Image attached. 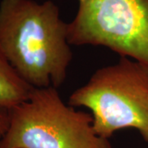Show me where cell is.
<instances>
[{"label":"cell","instance_id":"6da1fadb","mask_svg":"<svg viewBox=\"0 0 148 148\" xmlns=\"http://www.w3.org/2000/svg\"><path fill=\"white\" fill-rule=\"evenodd\" d=\"M68 23L50 0H2L0 49L34 88L58 89L67 77L73 53Z\"/></svg>","mask_w":148,"mask_h":148},{"label":"cell","instance_id":"7a4b0ae2","mask_svg":"<svg viewBox=\"0 0 148 148\" xmlns=\"http://www.w3.org/2000/svg\"><path fill=\"white\" fill-rule=\"evenodd\" d=\"M69 105L90 110L94 129L101 138L134 128L148 143V66L121 57L95 71L71 94Z\"/></svg>","mask_w":148,"mask_h":148},{"label":"cell","instance_id":"3957f363","mask_svg":"<svg viewBox=\"0 0 148 148\" xmlns=\"http://www.w3.org/2000/svg\"><path fill=\"white\" fill-rule=\"evenodd\" d=\"M8 114L2 148H111L95 132L91 114L66 105L52 86L34 88Z\"/></svg>","mask_w":148,"mask_h":148},{"label":"cell","instance_id":"277c9868","mask_svg":"<svg viewBox=\"0 0 148 148\" xmlns=\"http://www.w3.org/2000/svg\"><path fill=\"white\" fill-rule=\"evenodd\" d=\"M70 45L109 48L148 66V0H87L68 23Z\"/></svg>","mask_w":148,"mask_h":148},{"label":"cell","instance_id":"5b68a950","mask_svg":"<svg viewBox=\"0 0 148 148\" xmlns=\"http://www.w3.org/2000/svg\"><path fill=\"white\" fill-rule=\"evenodd\" d=\"M33 89L19 76L0 49V108L8 110L27 101Z\"/></svg>","mask_w":148,"mask_h":148},{"label":"cell","instance_id":"8992f818","mask_svg":"<svg viewBox=\"0 0 148 148\" xmlns=\"http://www.w3.org/2000/svg\"><path fill=\"white\" fill-rule=\"evenodd\" d=\"M9 114L8 110L0 108V132L3 135L8 127Z\"/></svg>","mask_w":148,"mask_h":148},{"label":"cell","instance_id":"52a82bcc","mask_svg":"<svg viewBox=\"0 0 148 148\" xmlns=\"http://www.w3.org/2000/svg\"><path fill=\"white\" fill-rule=\"evenodd\" d=\"M2 137H3V134L0 132V148H2V147H1V138H2Z\"/></svg>","mask_w":148,"mask_h":148},{"label":"cell","instance_id":"ba28073f","mask_svg":"<svg viewBox=\"0 0 148 148\" xmlns=\"http://www.w3.org/2000/svg\"><path fill=\"white\" fill-rule=\"evenodd\" d=\"M79 3H82V2H85V1H87V0H78Z\"/></svg>","mask_w":148,"mask_h":148}]
</instances>
